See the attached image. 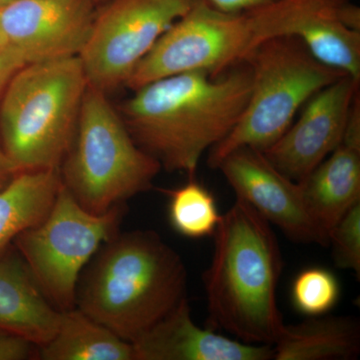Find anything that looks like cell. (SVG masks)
I'll return each mask as SVG.
<instances>
[{"label":"cell","instance_id":"15","mask_svg":"<svg viewBox=\"0 0 360 360\" xmlns=\"http://www.w3.org/2000/svg\"><path fill=\"white\" fill-rule=\"evenodd\" d=\"M302 184L307 210L322 236L360 201V99L352 106L345 136Z\"/></svg>","mask_w":360,"mask_h":360},{"label":"cell","instance_id":"1","mask_svg":"<svg viewBox=\"0 0 360 360\" xmlns=\"http://www.w3.org/2000/svg\"><path fill=\"white\" fill-rule=\"evenodd\" d=\"M239 65L219 77L180 73L132 91L117 108L132 139L167 172L193 179L202 155L229 135L245 110L251 72L245 61Z\"/></svg>","mask_w":360,"mask_h":360},{"label":"cell","instance_id":"21","mask_svg":"<svg viewBox=\"0 0 360 360\" xmlns=\"http://www.w3.org/2000/svg\"><path fill=\"white\" fill-rule=\"evenodd\" d=\"M291 302L307 317L328 314L340 296V284L333 271L323 267H309L296 276L291 285Z\"/></svg>","mask_w":360,"mask_h":360},{"label":"cell","instance_id":"17","mask_svg":"<svg viewBox=\"0 0 360 360\" xmlns=\"http://www.w3.org/2000/svg\"><path fill=\"white\" fill-rule=\"evenodd\" d=\"M274 360H349L360 352V324L350 316L309 317L284 326L272 345Z\"/></svg>","mask_w":360,"mask_h":360},{"label":"cell","instance_id":"10","mask_svg":"<svg viewBox=\"0 0 360 360\" xmlns=\"http://www.w3.org/2000/svg\"><path fill=\"white\" fill-rule=\"evenodd\" d=\"M245 13L252 49L295 37L321 63L360 80V11L348 0H276Z\"/></svg>","mask_w":360,"mask_h":360},{"label":"cell","instance_id":"8","mask_svg":"<svg viewBox=\"0 0 360 360\" xmlns=\"http://www.w3.org/2000/svg\"><path fill=\"white\" fill-rule=\"evenodd\" d=\"M252 51L248 14L220 11L193 0L132 71L125 86L134 91L161 78L186 72L219 77L245 63Z\"/></svg>","mask_w":360,"mask_h":360},{"label":"cell","instance_id":"22","mask_svg":"<svg viewBox=\"0 0 360 360\" xmlns=\"http://www.w3.org/2000/svg\"><path fill=\"white\" fill-rule=\"evenodd\" d=\"M336 266L360 276V201L338 220L328 234Z\"/></svg>","mask_w":360,"mask_h":360},{"label":"cell","instance_id":"18","mask_svg":"<svg viewBox=\"0 0 360 360\" xmlns=\"http://www.w3.org/2000/svg\"><path fill=\"white\" fill-rule=\"evenodd\" d=\"M59 169L22 170L0 188V257L27 229L44 221L60 191Z\"/></svg>","mask_w":360,"mask_h":360},{"label":"cell","instance_id":"28","mask_svg":"<svg viewBox=\"0 0 360 360\" xmlns=\"http://www.w3.org/2000/svg\"><path fill=\"white\" fill-rule=\"evenodd\" d=\"M13 1H15V0H0V8L7 6V4H11V2Z\"/></svg>","mask_w":360,"mask_h":360},{"label":"cell","instance_id":"23","mask_svg":"<svg viewBox=\"0 0 360 360\" xmlns=\"http://www.w3.org/2000/svg\"><path fill=\"white\" fill-rule=\"evenodd\" d=\"M37 347L32 342L0 331V360H25L34 355L33 348Z\"/></svg>","mask_w":360,"mask_h":360},{"label":"cell","instance_id":"6","mask_svg":"<svg viewBox=\"0 0 360 360\" xmlns=\"http://www.w3.org/2000/svg\"><path fill=\"white\" fill-rule=\"evenodd\" d=\"M245 61L251 72L250 97L233 129L208 151L212 168L236 149L270 148L312 96L347 75L321 63L295 37L265 40Z\"/></svg>","mask_w":360,"mask_h":360},{"label":"cell","instance_id":"26","mask_svg":"<svg viewBox=\"0 0 360 360\" xmlns=\"http://www.w3.org/2000/svg\"><path fill=\"white\" fill-rule=\"evenodd\" d=\"M20 172V170L14 165L13 161L7 155L0 139V188L6 186L13 179L14 175Z\"/></svg>","mask_w":360,"mask_h":360},{"label":"cell","instance_id":"12","mask_svg":"<svg viewBox=\"0 0 360 360\" xmlns=\"http://www.w3.org/2000/svg\"><path fill=\"white\" fill-rule=\"evenodd\" d=\"M359 82L343 75L312 96L298 120L264 150L270 162L295 181L307 179L342 141Z\"/></svg>","mask_w":360,"mask_h":360},{"label":"cell","instance_id":"29","mask_svg":"<svg viewBox=\"0 0 360 360\" xmlns=\"http://www.w3.org/2000/svg\"><path fill=\"white\" fill-rule=\"evenodd\" d=\"M106 1H108V0H96L97 4H98V6H103V4H105Z\"/></svg>","mask_w":360,"mask_h":360},{"label":"cell","instance_id":"13","mask_svg":"<svg viewBox=\"0 0 360 360\" xmlns=\"http://www.w3.org/2000/svg\"><path fill=\"white\" fill-rule=\"evenodd\" d=\"M236 198L245 200L291 240L328 246L307 210L302 184L277 169L264 151L240 148L217 167Z\"/></svg>","mask_w":360,"mask_h":360},{"label":"cell","instance_id":"5","mask_svg":"<svg viewBox=\"0 0 360 360\" xmlns=\"http://www.w3.org/2000/svg\"><path fill=\"white\" fill-rule=\"evenodd\" d=\"M161 168L132 139L108 94L89 85L59 167L68 193L85 210L101 214L149 191Z\"/></svg>","mask_w":360,"mask_h":360},{"label":"cell","instance_id":"2","mask_svg":"<svg viewBox=\"0 0 360 360\" xmlns=\"http://www.w3.org/2000/svg\"><path fill=\"white\" fill-rule=\"evenodd\" d=\"M213 238L203 274L208 328L243 342L274 345L285 323L277 304L283 259L271 224L236 198Z\"/></svg>","mask_w":360,"mask_h":360},{"label":"cell","instance_id":"3","mask_svg":"<svg viewBox=\"0 0 360 360\" xmlns=\"http://www.w3.org/2000/svg\"><path fill=\"white\" fill-rule=\"evenodd\" d=\"M91 260L77 309L130 343L187 298L184 260L155 231L118 232Z\"/></svg>","mask_w":360,"mask_h":360},{"label":"cell","instance_id":"27","mask_svg":"<svg viewBox=\"0 0 360 360\" xmlns=\"http://www.w3.org/2000/svg\"><path fill=\"white\" fill-rule=\"evenodd\" d=\"M7 42L6 37H4V32H2L1 26H0V49L7 46Z\"/></svg>","mask_w":360,"mask_h":360},{"label":"cell","instance_id":"9","mask_svg":"<svg viewBox=\"0 0 360 360\" xmlns=\"http://www.w3.org/2000/svg\"><path fill=\"white\" fill-rule=\"evenodd\" d=\"M193 0H108L98 7L79 58L89 86L110 94Z\"/></svg>","mask_w":360,"mask_h":360},{"label":"cell","instance_id":"19","mask_svg":"<svg viewBox=\"0 0 360 360\" xmlns=\"http://www.w3.org/2000/svg\"><path fill=\"white\" fill-rule=\"evenodd\" d=\"M42 360H136L134 345L82 310L60 311L56 335L37 347Z\"/></svg>","mask_w":360,"mask_h":360},{"label":"cell","instance_id":"20","mask_svg":"<svg viewBox=\"0 0 360 360\" xmlns=\"http://www.w3.org/2000/svg\"><path fill=\"white\" fill-rule=\"evenodd\" d=\"M168 198V219L172 229L187 238L213 236L221 214L214 195L191 179L175 189H163Z\"/></svg>","mask_w":360,"mask_h":360},{"label":"cell","instance_id":"7","mask_svg":"<svg viewBox=\"0 0 360 360\" xmlns=\"http://www.w3.org/2000/svg\"><path fill=\"white\" fill-rule=\"evenodd\" d=\"M125 203L101 214L82 207L61 186L44 221L13 243L45 297L59 311L77 307L78 281L91 258L120 232Z\"/></svg>","mask_w":360,"mask_h":360},{"label":"cell","instance_id":"14","mask_svg":"<svg viewBox=\"0 0 360 360\" xmlns=\"http://www.w3.org/2000/svg\"><path fill=\"white\" fill-rule=\"evenodd\" d=\"M136 360H270L272 345H251L194 323L188 300H182L135 341Z\"/></svg>","mask_w":360,"mask_h":360},{"label":"cell","instance_id":"16","mask_svg":"<svg viewBox=\"0 0 360 360\" xmlns=\"http://www.w3.org/2000/svg\"><path fill=\"white\" fill-rule=\"evenodd\" d=\"M59 319L20 253L9 248L0 257V331L39 347L56 335Z\"/></svg>","mask_w":360,"mask_h":360},{"label":"cell","instance_id":"24","mask_svg":"<svg viewBox=\"0 0 360 360\" xmlns=\"http://www.w3.org/2000/svg\"><path fill=\"white\" fill-rule=\"evenodd\" d=\"M25 65H27V61L13 47L7 45L0 49V99L11 78Z\"/></svg>","mask_w":360,"mask_h":360},{"label":"cell","instance_id":"4","mask_svg":"<svg viewBox=\"0 0 360 360\" xmlns=\"http://www.w3.org/2000/svg\"><path fill=\"white\" fill-rule=\"evenodd\" d=\"M89 87L78 56L27 63L0 99V139L20 172L59 169Z\"/></svg>","mask_w":360,"mask_h":360},{"label":"cell","instance_id":"25","mask_svg":"<svg viewBox=\"0 0 360 360\" xmlns=\"http://www.w3.org/2000/svg\"><path fill=\"white\" fill-rule=\"evenodd\" d=\"M220 11L229 13H245L267 6L276 0H205Z\"/></svg>","mask_w":360,"mask_h":360},{"label":"cell","instance_id":"11","mask_svg":"<svg viewBox=\"0 0 360 360\" xmlns=\"http://www.w3.org/2000/svg\"><path fill=\"white\" fill-rule=\"evenodd\" d=\"M96 0H15L0 8L7 44L27 63L78 56L84 49Z\"/></svg>","mask_w":360,"mask_h":360}]
</instances>
